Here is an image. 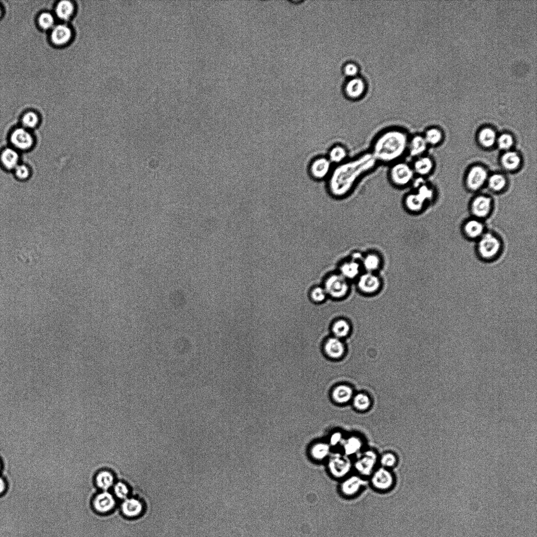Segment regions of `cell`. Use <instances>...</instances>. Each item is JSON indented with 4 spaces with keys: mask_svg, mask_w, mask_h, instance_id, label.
Masks as SVG:
<instances>
[{
    "mask_svg": "<svg viewBox=\"0 0 537 537\" xmlns=\"http://www.w3.org/2000/svg\"><path fill=\"white\" fill-rule=\"evenodd\" d=\"M332 330L337 338H345L349 333L350 326L347 321L340 319L334 324Z\"/></svg>",
    "mask_w": 537,
    "mask_h": 537,
    "instance_id": "36",
    "label": "cell"
},
{
    "mask_svg": "<svg viewBox=\"0 0 537 537\" xmlns=\"http://www.w3.org/2000/svg\"><path fill=\"white\" fill-rule=\"evenodd\" d=\"M40 118L38 115L33 112H29L23 115L21 119V125L24 128L33 131L39 125Z\"/></svg>",
    "mask_w": 537,
    "mask_h": 537,
    "instance_id": "33",
    "label": "cell"
},
{
    "mask_svg": "<svg viewBox=\"0 0 537 537\" xmlns=\"http://www.w3.org/2000/svg\"><path fill=\"white\" fill-rule=\"evenodd\" d=\"M366 89L365 81L358 76L355 78L349 79L344 86V93L349 99L359 100L364 96Z\"/></svg>",
    "mask_w": 537,
    "mask_h": 537,
    "instance_id": "10",
    "label": "cell"
},
{
    "mask_svg": "<svg viewBox=\"0 0 537 537\" xmlns=\"http://www.w3.org/2000/svg\"><path fill=\"white\" fill-rule=\"evenodd\" d=\"M427 146L424 136L416 135L409 138L408 152L412 157H418L426 151Z\"/></svg>",
    "mask_w": 537,
    "mask_h": 537,
    "instance_id": "19",
    "label": "cell"
},
{
    "mask_svg": "<svg viewBox=\"0 0 537 537\" xmlns=\"http://www.w3.org/2000/svg\"><path fill=\"white\" fill-rule=\"evenodd\" d=\"M491 205L492 200L490 197L484 196H479L472 203V213L478 218H484L490 213Z\"/></svg>",
    "mask_w": 537,
    "mask_h": 537,
    "instance_id": "17",
    "label": "cell"
},
{
    "mask_svg": "<svg viewBox=\"0 0 537 537\" xmlns=\"http://www.w3.org/2000/svg\"><path fill=\"white\" fill-rule=\"evenodd\" d=\"M328 467L332 476L341 479L349 475L352 467V463L349 456L335 453L329 456Z\"/></svg>",
    "mask_w": 537,
    "mask_h": 537,
    "instance_id": "6",
    "label": "cell"
},
{
    "mask_svg": "<svg viewBox=\"0 0 537 537\" xmlns=\"http://www.w3.org/2000/svg\"><path fill=\"white\" fill-rule=\"evenodd\" d=\"M343 439L342 434L341 432H335L330 436L329 444L331 446H337L341 443Z\"/></svg>",
    "mask_w": 537,
    "mask_h": 537,
    "instance_id": "47",
    "label": "cell"
},
{
    "mask_svg": "<svg viewBox=\"0 0 537 537\" xmlns=\"http://www.w3.org/2000/svg\"><path fill=\"white\" fill-rule=\"evenodd\" d=\"M464 231L466 236L471 239L480 238L484 234V227L481 222L472 220L465 224Z\"/></svg>",
    "mask_w": 537,
    "mask_h": 537,
    "instance_id": "26",
    "label": "cell"
},
{
    "mask_svg": "<svg viewBox=\"0 0 537 537\" xmlns=\"http://www.w3.org/2000/svg\"><path fill=\"white\" fill-rule=\"evenodd\" d=\"M415 172L407 162L398 161L392 164L389 172L391 183L396 187H405L413 181Z\"/></svg>",
    "mask_w": 537,
    "mask_h": 537,
    "instance_id": "4",
    "label": "cell"
},
{
    "mask_svg": "<svg viewBox=\"0 0 537 537\" xmlns=\"http://www.w3.org/2000/svg\"><path fill=\"white\" fill-rule=\"evenodd\" d=\"M487 178V171L480 166H476L471 169L467 175V186L470 189L477 190L483 185Z\"/></svg>",
    "mask_w": 537,
    "mask_h": 537,
    "instance_id": "14",
    "label": "cell"
},
{
    "mask_svg": "<svg viewBox=\"0 0 537 537\" xmlns=\"http://www.w3.org/2000/svg\"><path fill=\"white\" fill-rule=\"evenodd\" d=\"M352 389L350 387L345 385L338 386L333 392L334 399L340 404L349 402L352 398Z\"/></svg>",
    "mask_w": 537,
    "mask_h": 537,
    "instance_id": "31",
    "label": "cell"
},
{
    "mask_svg": "<svg viewBox=\"0 0 537 537\" xmlns=\"http://www.w3.org/2000/svg\"><path fill=\"white\" fill-rule=\"evenodd\" d=\"M497 145L500 149L503 150L509 149L514 144V139L512 136L508 133L501 135L497 140Z\"/></svg>",
    "mask_w": 537,
    "mask_h": 537,
    "instance_id": "41",
    "label": "cell"
},
{
    "mask_svg": "<svg viewBox=\"0 0 537 537\" xmlns=\"http://www.w3.org/2000/svg\"><path fill=\"white\" fill-rule=\"evenodd\" d=\"M12 172L18 180L22 182L28 181L32 175V170L30 166L22 162Z\"/></svg>",
    "mask_w": 537,
    "mask_h": 537,
    "instance_id": "34",
    "label": "cell"
},
{
    "mask_svg": "<svg viewBox=\"0 0 537 537\" xmlns=\"http://www.w3.org/2000/svg\"><path fill=\"white\" fill-rule=\"evenodd\" d=\"M354 405L359 410L365 411L370 405V401L368 396L363 393L357 394L354 399Z\"/></svg>",
    "mask_w": 537,
    "mask_h": 537,
    "instance_id": "40",
    "label": "cell"
},
{
    "mask_svg": "<svg viewBox=\"0 0 537 537\" xmlns=\"http://www.w3.org/2000/svg\"><path fill=\"white\" fill-rule=\"evenodd\" d=\"M332 164L325 157H319L311 162L309 172L310 176L317 181H321L328 178L332 171Z\"/></svg>",
    "mask_w": 537,
    "mask_h": 537,
    "instance_id": "9",
    "label": "cell"
},
{
    "mask_svg": "<svg viewBox=\"0 0 537 537\" xmlns=\"http://www.w3.org/2000/svg\"><path fill=\"white\" fill-rule=\"evenodd\" d=\"M114 477L108 471H101L97 473L94 478V483L97 487L103 491H107L114 484Z\"/></svg>",
    "mask_w": 537,
    "mask_h": 537,
    "instance_id": "23",
    "label": "cell"
},
{
    "mask_svg": "<svg viewBox=\"0 0 537 537\" xmlns=\"http://www.w3.org/2000/svg\"><path fill=\"white\" fill-rule=\"evenodd\" d=\"M21 153L11 146L0 152V165L8 172H13L21 162Z\"/></svg>",
    "mask_w": 537,
    "mask_h": 537,
    "instance_id": "11",
    "label": "cell"
},
{
    "mask_svg": "<svg viewBox=\"0 0 537 537\" xmlns=\"http://www.w3.org/2000/svg\"><path fill=\"white\" fill-rule=\"evenodd\" d=\"M413 168L415 173L420 176L427 175L432 170L433 162L428 157H420L415 161Z\"/></svg>",
    "mask_w": 537,
    "mask_h": 537,
    "instance_id": "29",
    "label": "cell"
},
{
    "mask_svg": "<svg viewBox=\"0 0 537 537\" xmlns=\"http://www.w3.org/2000/svg\"><path fill=\"white\" fill-rule=\"evenodd\" d=\"M8 490V484L6 479L0 476V497L4 496Z\"/></svg>",
    "mask_w": 537,
    "mask_h": 537,
    "instance_id": "48",
    "label": "cell"
},
{
    "mask_svg": "<svg viewBox=\"0 0 537 537\" xmlns=\"http://www.w3.org/2000/svg\"><path fill=\"white\" fill-rule=\"evenodd\" d=\"M479 140L480 144L485 148H491L496 141L495 132L490 127H485L479 133Z\"/></svg>",
    "mask_w": 537,
    "mask_h": 537,
    "instance_id": "32",
    "label": "cell"
},
{
    "mask_svg": "<svg viewBox=\"0 0 537 537\" xmlns=\"http://www.w3.org/2000/svg\"><path fill=\"white\" fill-rule=\"evenodd\" d=\"M3 461H2V459L0 458V472H1L3 471Z\"/></svg>",
    "mask_w": 537,
    "mask_h": 537,
    "instance_id": "49",
    "label": "cell"
},
{
    "mask_svg": "<svg viewBox=\"0 0 537 537\" xmlns=\"http://www.w3.org/2000/svg\"><path fill=\"white\" fill-rule=\"evenodd\" d=\"M520 162L519 155L514 151H508L505 153L501 158L503 167L509 171L517 169L519 167Z\"/></svg>",
    "mask_w": 537,
    "mask_h": 537,
    "instance_id": "27",
    "label": "cell"
},
{
    "mask_svg": "<svg viewBox=\"0 0 537 537\" xmlns=\"http://www.w3.org/2000/svg\"><path fill=\"white\" fill-rule=\"evenodd\" d=\"M116 501L113 495L107 491H103L94 497L92 506L98 514H107L116 506Z\"/></svg>",
    "mask_w": 537,
    "mask_h": 537,
    "instance_id": "12",
    "label": "cell"
},
{
    "mask_svg": "<svg viewBox=\"0 0 537 537\" xmlns=\"http://www.w3.org/2000/svg\"><path fill=\"white\" fill-rule=\"evenodd\" d=\"M114 492L117 497L121 499H126L129 493L128 488L122 482H118L115 485Z\"/></svg>",
    "mask_w": 537,
    "mask_h": 537,
    "instance_id": "44",
    "label": "cell"
},
{
    "mask_svg": "<svg viewBox=\"0 0 537 537\" xmlns=\"http://www.w3.org/2000/svg\"><path fill=\"white\" fill-rule=\"evenodd\" d=\"M327 293L324 289L321 287L314 288L311 292V298L315 302L320 303L324 301Z\"/></svg>",
    "mask_w": 537,
    "mask_h": 537,
    "instance_id": "45",
    "label": "cell"
},
{
    "mask_svg": "<svg viewBox=\"0 0 537 537\" xmlns=\"http://www.w3.org/2000/svg\"><path fill=\"white\" fill-rule=\"evenodd\" d=\"M380 462L382 467L391 468L397 464V458L393 453L388 452L382 455Z\"/></svg>",
    "mask_w": 537,
    "mask_h": 537,
    "instance_id": "42",
    "label": "cell"
},
{
    "mask_svg": "<svg viewBox=\"0 0 537 537\" xmlns=\"http://www.w3.org/2000/svg\"><path fill=\"white\" fill-rule=\"evenodd\" d=\"M380 258L375 254L367 255L363 261L364 267L370 273L378 270L380 265Z\"/></svg>",
    "mask_w": 537,
    "mask_h": 537,
    "instance_id": "37",
    "label": "cell"
},
{
    "mask_svg": "<svg viewBox=\"0 0 537 537\" xmlns=\"http://www.w3.org/2000/svg\"><path fill=\"white\" fill-rule=\"evenodd\" d=\"M377 163L370 152L337 165L328 178L329 194L339 199L348 196L360 179L375 169Z\"/></svg>",
    "mask_w": 537,
    "mask_h": 537,
    "instance_id": "1",
    "label": "cell"
},
{
    "mask_svg": "<svg viewBox=\"0 0 537 537\" xmlns=\"http://www.w3.org/2000/svg\"><path fill=\"white\" fill-rule=\"evenodd\" d=\"M378 459L375 451L367 450L358 456L354 466L361 476H369L373 474Z\"/></svg>",
    "mask_w": 537,
    "mask_h": 537,
    "instance_id": "7",
    "label": "cell"
},
{
    "mask_svg": "<svg viewBox=\"0 0 537 537\" xmlns=\"http://www.w3.org/2000/svg\"><path fill=\"white\" fill-rule=\"evenodd\" d=\"M74 7L73 4L69 1L60 2L56 9L57 16L62 20H68L73 14Z\"/></svg>",
    "mask_w": 537,
    "mask_h": 537,
    "instance_id": "35",
    "label": "cell"
},
{
    "mask_svg": "<svg viewBox=\"0 0 537 537\" xmlns=\"http://www.w3.org/2000/svg\"><path fill=\"white\" fill-rule=\"evenodd\" d=\"M505 177L501 174H496L492 175L489 179V186L495 191H500L506 186Z\"/></svg>",
    "mask_w": 537,
    "mask_h": 537,
    "instance_id": "38",
    "label": "cell"
},
{
    "mask_svg": "<svg viewBox=\"0 0 537 537\" xmlns=\"http://www.w3.org/2000/svg\"><path fill=\"white\" fill-rule=\"evenodd\" d=\"M348 156V151L346 148L341 145H336L330 148L327 158L332 164L338 165L346 161Z\"/></svg>",
    "mask_w": 537,
    "mask_h": 537,
    "instance_id": "22",
    "label": "cell"
},
{
    "mask_svg": "<svg viewBox=\"0 0 537 537\" xmlns=\"http://www.w3.org/2000/svg\"><path fill=\"white\" fill-rule=\"evenodd\" d=\"M341 444L344 454L348 456L359 454L363 446V443L361 438L355 436L343 439Z\"/></svg>",
    "mask_w": 537,
    "mask_h": 537,
    "instance_id": "20",
    "label": "cell"
},
{
    "mask_svg": "<svg viewBox=\"0 0 537 537\" xmlns=\"http://www.w3.org/2000/svg\"><path fill=\"white\" fill-rule=\"evenodd\" d=\"M343 71L345 76H347L349 79H351L358 76L360 68L355 62H348L344 65Z\"/></svg>",
    "mask_w": 537,
    "mask_h": 537,
    "instance_id": "43",
    "label": "cell"
},
{
    "mask_svg": "<svg viewBox=\"0 0 537 537\" xmlns=\"http://www.w3.org/2000/svg\"><path fill=\"white\" fill-rule=\"evenodd\" d=\"M10 146L21 153L31 151L36 145V137L33 131L22 126L15 127L9 135Z\"/></svg>",
    "mask_w": 537,
    "mask_h": 537,
    "instance_id": "3",
    "label": "cell"
},
{
    "mask_svg": "<svg viewBox=\"0 0 537 537\" xmlns=\"http://www.w3.org/2000/svg\"><path fill=\"white\" fill-rule=\"evenodd\" d=\"M325 351L327 355L333 359H339L344 353L343 343L338 338L329 339L325 344Z\"/></svg>",
    "mask_w": 537,
    "mask_h": 537,
    "instance_id": "24",
    "label": "cell"
},
{
    "mask_svg": "<svg viewBox=\"0 0 537 537\" xmlns=\"http://www.w3.org/2000/svg\"><path fill=\"white\" fill-rule=\"evenodd\" d=\"M427 199L420 193H411L405 196L404 207L407 210L413 213H417L423 209Z\"/></svg>",
    "mask_w": 537,
    "mask_h": 537,
    "instance_id": "18",
    "label": "cell"
},
{
    "mask_svg": "<svg viewBox=\"0 0 537 537\" xmlns=\"http://www.w3.org/2000/svg\"><path fill=\"white\" fill-rule=\"evenodd\" d=\"M121 509L126 517H135L142 513L143 505L142 502L135 498H127L122 503Z\"/></svg>",
    "mask_w": 537,
    "mask_h": 537,
    "instance_id": "21",
    "label": "cell"
},
{
    "mask_svg": "<svg viewBox=\"0 0 537 537\" xmlns=\"http://www.w3.org/2000/svg\"><path fill=\"white\" fill-rule=\"evenodd\" d=\"M424 137L428 145H436L441 142L442 135L439 129L431 128L426 131Z\"/></svg>",
    "mask_w": 537,
    "mask_h": 537,
    "instance_id": "39",
    "label": "cell"
},
{
    "mask_svg": "<svg viewBox=\"0 0 537 537\" xmlns=\"http://www.w3.org/2000/svg\"><path fill=\"white\" fill-rule=\"evenodd\" d=\"M364 484V480L360 477L352 476L342 482L341 491L345 496H353L361 491Z\"/></svg>",
    "mask_w": 537,
    "mask_h": 537,
    "instance_id": "15",
    "label": "cell"
},
{
    "mask_svg": "<svg viewBox=\"0 0 537 537\" xmlns=\"http://www.w3.org/2000/svg\"><path fill=\"white\" fill-rule=\"evenodd\" d=\"M330 447L329 444L325 442L315 443L311 448V456L317 461H322L329 456Z\"/></svg>",
    "mask_w": 537,
    "mask_h": 537,
    "instance_id": "28",
    "label": "cell"
},
{
    "mask_svg": "<svg viewBox=\"0 0 537 537\" xmlns=\"http://www.w3.org/2000/svg\"><path fill=\"white\" fill-rule=\"evenodd\" d=\"M409 137L402 129L391 128L382 131L374 141L370 152L378 163L393 164L408 152Z\"/></svg>",
    "mask_w": 537,
    "mask_h": 537,
    "instance_id": "2",
    "label": "cell"
},
{
    "mask_svg": "<svg viewBox=\"0 0 537 537\" xmlns=\"http://www.w3.org/2000/svg\"><path fill=\"white\" fill-rule=\"evenodd\" d=\"M71 35L70 28L64 25H59L54 29L51 38L54 44L60 45L66 43L70 40Z\"/></svg>",
    "mask_w": 537,
    "mask_h": 537,
    "instance_id": "25",
    "label": "cell"
},
{
    "mask_svg": "<svg viewBox=\"0 0 537 537\" xmlns=\"http://www.w3.org/2000/svg\"><path fill=\"white\" fill-rule=\"evenodd\" d=\"M341 276L345 279H354L359 275L360 265L356 261L343 264L341 267Z\"/></svg>",
    "mask_w": 537,
    "mask_h": 537,
    "instance_id": "30",
    "label": "cell"
},
{
    "mask_svg": "<svg viewBox=\"0 0 537 537\" xmlns=\"http://www.w3.org/2000/svg\"><path fill=\"white\" fill-rule=\"evenodd\" d=\"M324 289L331 297L341 299L347 295L349 286L347 279L342 276L333 275L326 280Z\"/></svg>",
    "mask_w": 537,
    "mask_h": 537,
    "instance_id": "8",
    "label": "cell"
},
{
    "mask_svg": "<svg viewBox=\"0 0 537 537\" xmlns=\"http://www.w3.org/2000/svg\"><path fill=\"white\" fill-rule=\"evenodd\" d=\"M381 281L380 279L372 273H368L363 275L359 281V287L364 293L372 294L376 292L380 288Z\"/></svg>",
    "mask_w": 537,
    "mask_h": 537,
    "instance_id": "16",
    "label": "cell"
},
{
    "mask_svg": "<svg viewBox=\"0 0 537 537\" xmlns=\"http://www.w3.org/2000/svg\"><path fill=\"white\" fill-rule=\"evenodd\" d=\"M1 12H2V11H1V8H0V15H1V14H2V13H1Z\"/></svg>",
    "mask_w": 537,
    "mask_h": 537,
    "instance_id": "50",
    "label": "cell"
},
{
    "mask_svg": "<svg viewBox=\"0 0 537 537\" xmlns=\"http://www.w3.org/2000/svg\"><path fill=\"white\" fill-rule=\"evenodd\" d=\"M500 240L493 234L484 233L478 243V251L481 256L485 259H491L497 256L501 249Z\"/></svg>",
    "mask_w": 537,
    "mask_h": 537,
    "instance_id": "5",
    "label": "cell"
},
{
    "mask_svg": "<svg viewBox=\"0 0 537 537\" xmlns=\"http://www.w3.org/2000/svg\"><path fill=\"white\" fill-rule=\"evenodd\" d=\"M373 487L380 491H387L392 487L394 477L388 468L381 467L373 473L372 478Z\"/></svg>",
    "mask_w": 537,
    "mask_h": 537,
    "instance_id": "13",
    "label": "cell"
},
{
    "mask_svg": "<svg viewBox=\"0 0 537 537\" xmlns=\"http://www.w3.org/2000/svg\"><path fill=\"white\" fill-rule=\"evenodd\" d=\"M54 18L52 15L48 13H44L41 15L39 18L40 26L44 29H48L53 27L54 24Z\"/></svg>",
    "mask_w": 537,
    "mask_h": 537,
    "instance_id": "46",
    "label": "cell"
}]
</instances>
